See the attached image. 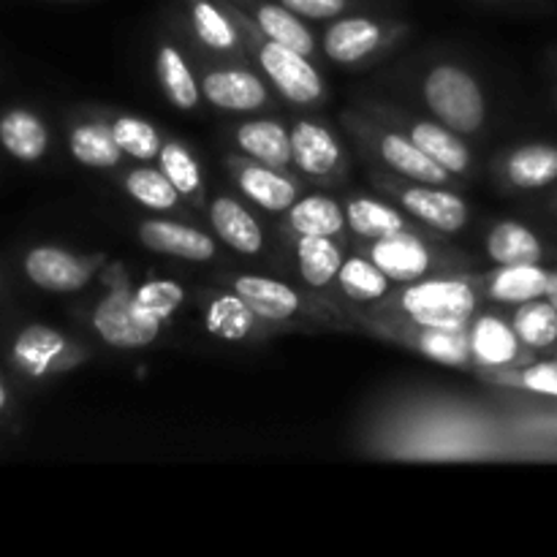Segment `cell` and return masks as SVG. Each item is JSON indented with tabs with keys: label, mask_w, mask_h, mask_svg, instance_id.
Here are the masks:
<instances>
[{
	"label": "cell",
	"mask_w": 557,
	"mask_h": 557,
	"mask_svg": "<svg viewBox=\"0 0 557 557\" xmlns=\"http://www.w3.org/2000/svg\"><path fill=\"white\" fill-rule=\"evenodd\" d=\"M517 337L528 348H549L557 343V308L549 299H531V302L517 305V313L511 319Z\"/></svg>",
	"instance_id": "obj_32"
},
{
	"label": "cell",
	"mask_w": 557,
	"mask_h": 557,
	"mask_svg": "<svg viewBox=\"0 0 557 557\" xmlns=\"http://www.w3.org/2000/svg\"><path fill=\"white\" fill-rule=\"evenodd\" d=\"M234 177H237L239 190L248 196L253 205L264 207L267 212H288L297 201V185L283 174V169L264 166L253 161H232Z\"/></svg>",
	"instance_id": "obj_11"
},
{
	"label": "cell",
	"mask_w": 557,
	"mask_h": 557,
	"mask_svg": "<svg viewBox=\"0 0 557 557\" xmlns=\"http://www.w3.org/2000/svg\"><path fill=\"white\" fill-rule=\"evenodd\" d=\"M346 221L351 226V232H357L359 237L368 239H381L389 237V234L406 232V218L397 210H392L389 205L375 199H351L346 205Z\"/></svg>",
	"instance_id": "obj_34"
},
{
	"label": "cell",
	"mask_w": 557,
	"mask_h": 557,
	"mask_svg": "<svg viewBox=\"0 0 557 557\" xmlns=\"http://www.w3.org/2000/svg\"><path fill=\"white\" fill-rule=\"evenodd\" d=\"M389 27L370 16H343L326 30L324 52L335 63H359L389 41Z\"/></svg>",
	"instance_id": "obj_6"
},
{
	"label": "cell",
	"mask_w": 557,
	"mask_h": 557,
	"mask_svg": "<svg viewBox=\"0 0 557 557\" xmlns=\"http://www.w3.org/2000/svg\"><path fill=\"white\" fill-rule=\"evenodd\" d=\"M161 324L163 321L147 313L136 299V292H131L123 283L114 286L92 310V326H96L98 337L107 346L123 348V351L152 346Z\"/></svg>",
	"instance_id": "obj_4"
},
{
	"label": "cell",
	"mask_w": 557,
	"mask_h": 557,
	"mask_svg": "<svg viewBox=\"0 0 557 557\" xmlns=\"http://www.w3.org/2000/svg\"><path fill=\"white\" fill-rule=\"evenodd\" d=\"M422 92L430 112L444 125L455 128L457 134H473L482 128L487 103H484V92L476 76L468 74L466 69L449 63L435 65L424 76Z\"/></svg>",
	"instance_id": "obj_3"
},
{
	"label": "cell",
	"mask_w": 557,
	"mask_h": 557,
	"mask_svg": "<svg viewBox=\"0 0 557 557\" xmlns=\"http://www.w3.org/2000/svg\"><path fill=\"white\" fill-rule=\"evenodd\" d=\"M69 341L49 326H27L14 343V359L25 373L47 375L65 362Z\"/></svg>",
	"instance_id": "obj_19"
},
{
	"label": "cell",
	"mask_w": 557,
	"mask_h": 557,
	"mask_svg": "<svg viewBox=\"0 0 557 557\" xmlns=\"http://www.w3.org/2000/svg\"><path fill=\"white\" fill-rule=\"evenodd\" d=\"M71 156L87 169H114L125 156L123 147L114 139L112 125L107 123H82L71 131Z\"/></svg>",
	"instance_id": "obj_28"
},
{
	"label": "cell",
	"mask_w": 557,
	"mask_h": 557,
	"mask_svg": "<svg viewBox=\"0 0 557 557\" xmlns=\"http://www.w3.org/2000/svg\"><path fill=\"white\" fill-rule=\"evenodd\" d=\"M517 386L528 392H536V395H547V397H557V362H536L531 368L520 370L515 375Z\"/></svg>",
	"instance_id": "obj_39"
},
{
	"label": "cell",
	"mask_w": 557,
	"mask_h": 557,
	"mask_svg": "<svg viewBox=\"0 0 557 557\" xmlns=\"http://www.w3.org/2000/svg\"><path fill=\"white\" fill-rule=\"evenodd\" d=\"M161 169L180 196H194L201 190V166L194 158V152L183 145V141H166L161 147Z\"/></svg>",
	"instance_id": "obj_37"
},
{
	"label": "cell",
	"mask_w": 557,
	"mask_h": 557,
	"mask_svg": "<svg viewBox=\"0 0 557 557\" xmlns=\"http://www.w3.org/2000/svg\"><path fill=\"white\" fill-rule=\"evenodd\" d=\"M25 272L38 288H47V292H76V288L85 286L90 281L92 270L85 259L74 256L71 250L52 248V245H41V248H33L25 256Z\"/></svg>",
	"instance_id": "obj_5"
},
{
	"label": "cell",
	"mask_w": 557,
	"mask_h": 557,
	"mask_svg": "<svg viewBox=\"0 0 557 557\" xmlns=\"http://www.w3.org/2000/svg\"><path fill=\"white\" fill-rule=\"evenodd\" d=\"M112 131L125 156L136 158V161H152L156 156H161L163 141L161 136H158L156 125L147 123V120L125 114V117L114 120Z\"/></svg>",
	"instance_id": "obj_36"
},
{
	"label": "cell",
	"mask_w": 557,
	"mask_h": 557,
	"mask_svg": "<svg viewBox=\"0 0 557 557\" xmlns=\"http://www.w3.org/2000/svg\"><path fill=\"white\" fill-rule=\"evenodd\" d=\"M411 139L449 174H466L471 169V150L462 141V136L449 125L419 120L411 128Z\"/></svg>",
	"instance_id": "obj_23"
},
{
	"label": "cell",
	"mask_w": 557,
	"mask_h": 557,
	"mask_svg": "<svg viewBox=\"0 0 557 557\" xmlns=\"http://www.w3.org/2000/svg\"><path fill=\"white\" fill-rule=\"evenodd\" d=\"M5 408V389H3V384H0V411H3Z\"/></svg>",
	"instance_id": "obj_42"
},
{
	"label": "cell",
	"mask_w": 557,
	"mask_h": 557,
	"mask_svg": "<svg viewBox=\"0 0 557 557\" xmlns=\"http://www.w3.org/2000/svg\"><path fill=\"white\" fill-rule=\"evenodd\" d=\"M136 299H139V305L147 310V313L166 321L183 308L185 288L174 281H150L145 283V286L136 288Z\"/></svg>",
	"instance_id": "obj_38"
},
{
	"label": "cell",
	"mask_w": 557,
	"mask_h": 557,
	"mask_svg": "<svg viewBox=\"0 0 557 557\" xmlns=\"http://www.w3.org/2000/svg\"><path fill=\"white\" fill-rule=\"evenodd\" d=\"M0 145L20 161H38L49 147L47 125L27 109H11L0 120Z\"/></svg>",
	"instance_id": "obj_27"
},
{
	"label": "cell",
	"mask_w": 557,
	"mask_h": 557,
	"mask_svg": "<svg viewBox=\"0 0 557 557\" xmlns=\"http://www.w3.org/2000/svg\"><path fill=\"white\" fill-rule=\"evenodd\" d=\"M250 9H253V22L267 38L283 44V47H292L302 54H313L315 38L310 33V27L305 25L302 16L294 14L288 5L270 3V0H250Z\"/></svg>",
	"instance_id": "obj_18"
},
{
	"label": "cell",
	"mask_w": 557,
	"mask_h": 557,
	"mask_svg": "<svg viewBox=\"0 0 557 557\" xmlns=\"http://www.w3.org/2000/svg\"><path fill=\"white\" fill-rule=\"evenodd\" d=\"M397 308L408 324L466 330L476 313V292L457 277L413 281L400 292Z\"/></svg>",
	"instance_id": "obj_1"
},
{
	"label": "cell",
	"mask_w": 557,
	"mask_h": 557,
	"mask_svg": "<svg viewBox=\"0 0 557 557\" xmlns=\"http://www.w3.org/2000/svg\"><path fill=\"white\" fill-rule=\"evenodd\" d=\"M156 71L158 82H161L163 92L172 101V107L183 109V112H190V109L199 107L201 98V85L196 82L194 71L185 63V58L180 54L177 47L172 44H163L156 54Z\"/></svg>",
	"instance_id": "obj_24"
},
{
	"label": "cell",
	"mask_w": 557,
	"mask_h": 557,
	"mask_svg": "<svg viewBox=\"0 0 557 557\" xmlns=\"http://www.w3.org/2000/svg\"><path fill=\"white\" fill-rule=\"evenodd\" d=\"M210 223L218 237L237 253L253 256L264 248V232H261L259 221L237 199L218 196L210 205Z\"/></svg>",
	"instance_id": "obj_14"
},
{
	"label": "cell",
	"mask_w": 557,
	"mask_h": 557,
	"mask_svg": "<svg viewBox=\"0 0 557 557\" xmlns=\"http://www.w3.org/2000/svg\"><path fill=\"white\" fill-rule=\"evenodd\" d=\"M234 292L264 321H288L299 310V294L288 283L261 275H239Z\"/></svg>",
	"instance_id": "obj_17"
},
{
	"label": "cell",
	"mask_w": 557,
	"mask_h": 557,
	"mask_svg": "<svg viewBox=\"0 0 557 557\" xmlns=\"http://www.w3.org/2000/svg\"><path fill=\"white\" fill-rule=\"evenodd\" d=\"M292 156L294 166L302 169L310 177H324L335 172L341 163V145L330 128L310 120H299L292 128Z\"/></svg>",
	"instance_id": "obj_12"
},
{
	"label": "cell",
	"mask_w": 557,
	"mask_h": 557,
	"mask_svg": "<svg viewBox=\"0 0 557 557\" xmlns=\"http://www.w3.org/2000/svg\"><path fill=\"white\" fill-rule=\"evenodd\" d=\"M341 245L332 243V237H313V234H299L297 239V267L302 281L310 288H324L337 281V272L343 267Z\"/></svg>",
	"instance_id": "obj_25"
},
{
	"label": "cell",
	"mask_w": 557,
	"mask_h": 557,
	"mask_svg": "<svg viewBox=\"0 0 557 557\" xmlns=\"http://www.w3.org/2000/svg\"><path fill=\"white\" fill-rule=\"evenodd\" d=\"M487 256L498 267L542 264L544 245L525 223L500 221L487 234Z\"/></svg>",
	"instance_id": "obj_20"
},
{
	"label": "cell",
	"mask_w": 557,
	"mask_h": 557,
	"mask_svg": "<svg viewBox=\"0 0 557 557\" xmlns=\"http://www.w3.org/2000/svg\"><path fill=\"white\" fill-rule=\"evenodd\" d=\"M302 20H335L348 9V0H281Z\"/></svg>",
	"instance_id": "obj_40"
},
{
	"label": "cell",
	"mask_w": 557,
	"mask_h": 557,
	"mask_svg": "<svg viewBox=\"0 0 557 557\" xmlns=\"http://www.w3.org/2000/svg\"><path fill=\"white\" fill-rule=\"evenodd\" d=\"M506 177L515 188L539 190L557 180V147L555 145H525L515 150L506 161Z\"/></svg>",
	"instance_id": "obj_26"
},
{
	"label": "cell",
	"mask_w": 557,
	"mask_h": 557,
	"mask_svg": "<svg viewBox=\"0 0 557 557\" xmlns=\"http://www.w3.org/2000/svg\"><path fill=\"white\" fill-rule=\"evenodd\" d=\"M139 243L147 250L183 261H210L215 256V243L205 232L177 221H145L139 226Z\"/></svg>",
	"instance_id": "obj_8"
},
{
	"label": "cell",
	"mask_w": 557,
	"mask_h": 557,
	"mask_svg": "<svg viewBox=\"0 0 557 557\" xmlns=\"http://www.w3.org/2000/svg\"><path fill=\"white\" fill-rule=\"evenodd\" d=\"M370 259L381 267L389 281L397 283H413V281H422L428 275L430 264V250L417 234L406 232H397L389 234V237H381L373 239L370 245Z\"/></svg>",
	"instance_id": "obj_7"
},
{
	"label": "cell",
	"mask_w": 557,
	"mask_h": 557,
	"mask_svg": "<svg viewBox=\"0 0 557 557\" xmlns=\"http://www.w3.org/2000/svg\"><path fill=\"white\" fill-rule=\"evenodd\" d=\"M234 139L250 161H259L272 169H286L288 163H294L292 131L283 128L277 120H248L239 125Z\"/></svg>",
	"instance_id": "obj_13"
},
{
	"label": "cell",
	"mask_w": 557,
	"mask_h": 557,
	"mask_svg": "<svg viewBox=\"0 0 557 557\" xmlns=\"http://www.w3.org/2000/svg\"><path fill=\"white\" fill-rule=\"evenodd\" d=\"M379 152L389 169L408 180H417L424 185H444L451 177L441 163H435L411 136L403 134H384L379 141Z\"/></svg>",
	"instance_id": "obj_15"
},
{
	"label": "cell",
	"mask_w": 557,
	"mask_h": 557,
	"mask_svg": "<svg viewBox=\"0 0 557 557\" xmlns=\"http://www.w3.org/2000/svg\"><path fill=\"white\" fill-rule=\"evenodd\" d=\"M549 275L542 264H509L498 267L490 277V299L504 305H522L531 299L547 297Z\"/></svg>",
	"instance_id": "obj_21"
},
{
	"label": "cell",
	"mask_w": 557,
	"mask_h": 557,
	"mask_svg": "<svg viewBox=\"0 0 557 557\" xmlns=\"http://www.w3.org/2000/svg\"><path fill=\"white\" fill-rule=\"evenodd\" d=\"M228 11H232L234 20L245 27V33L250 36V47L256 49V60H259L264 74L270 76L272 85L277 87V92H281L286 101L302 103L305 107V103H315L324 96V82H321L319 71L310 63L308 54L267 38L264 33L256 27V22L248 20V16L239 9H234V5H228Z\"/></svg>",
	"instance_id": "obj_2"
},
{
	"label": "cell",
	"mask_w": 557,
	"mask_h": 557,
	"mask_svg": "<svg viewBox=\"0 0 557 557\" xmlns=\"http://www.w3.org/2000/svg\"><path fill=\"white\" fill-rule=\"evenodd\" d=\"M468 341H471L473 362L482 364V368H506L520 357L522 343L515 326L498 315L476 319V324L468 330Z\"/></svg>",
	"instance_id": "obj_16"
},
{
	"label": "cell",
	"mask_w": 557,
	"mask_h": 557,
	"mask_svg": "<svg viewBox=\"0 0 557 557\" xmlns=\"http://www.w3.org/2000/svg\"><path fill=\"white\" fill-rule=\"evenodd\" d=\"M337 283H341L343 294L357 302H379L389 292V277L381 272V267L373 259L364 256H351L343 261L341 272H337Z\"/></svg>",
	"instance_id": "obj_33"
},
{
	"label": "cell",
	"mask_w": 557,
	"mask_h": 557,
	"mask_svg": "<svg viewBox=\"0 0 557 557\" xmlns=\"http://www.w3.org/2000/svg\"><path fill=\"white\" fill-rule=\"evenodd\" d=\"M400 205L419 218L428 226L438 232L455 234L468 223V205L451 190L428 188V185H413V188H397Z\"/></svg>",
	"instance_id": "obj_10"
},
{
	"label": "cell",
	"mask_w": 557,
	"mask_h": 557,
	"mask_svg": "<svg viewBox=\"0 0 557 557\" xmlns=\"http://www.w3.org/2000/svg\"><path fill=\"white\" fill-rule=\"evenodd\" d=\"M408 343L424 354L428 359L438 364H449V368H466L473 359L471 341H468V326L466 330H441V326H419L411 324L403 332Z\"/></svg>",
	"instance_id": "obj_22"
},
{
	"label": "cell",
	"mask_w": 557,
	"mask_h": 557,
	"mask_svg": "<svg viewBox=\"0 0 557 557\" xmlns=\"http://www.w3.org/2000/svg\"><path fill=\"white\" fill-rule=\"evenodd\" d=\"M190 27L205 47L215 52H232L239 44L237 20L232 11L221 9L215 0H188Z\"/></svg>",
	"instance_id": "obj_30"
},
{
	"label": "cell",
	"mask_w": 557,
	"mask_h": 557,
	"mask_svg": "<svg viewBox=\"0 0 557 557\" xmlns=\"http://www.w3.org/2000/svg\"><path fill=\"white\" fill-rule=\"evenodd\" d=\"M123 185L125 190H128L131 199H136L141 207H147V210H174L180 201V190L174 188L172 180L163 174V169H134V172L125 174Z\"/></svg>",
	"instance_id": "obj_35"
},
{
	"label": "cell",
	"mask_w": 557,
	"mask_h": 557,
	"mask_svg": "<svg viewBox=\"0 0 557 557\" xmlns=\"http://www.w3.org/2000/svg\"><path fill=\"white\" fill-rule=\"evenodd\" d=\"M201 96L226 112H253L267 103V87L245 69H215L201 79Z\"/></svg>",
	"instance_id": "obj_9"
},
{
	"label": "cell",
	"mask_w": 557,
	"mask_h": 557,
	"mask_svg": "<svg viewBox=\"0 0 557 557\" xmlns=\"http://www.w3.org/2000/svg\"><path fill=\"white\" fill-rule=\"evenodd\" d=\"M256 321H259V315L253 313V308L237 292L218 294L205 315L207 332L226 343H239L253 335Z\"/></svg>",
	"instance_id": "obj_29"
},
{
	"label": "cell",
	"mask_w": 557,
	"mask_h": 557,
	"mask_svg": "<svg viewBox=\"0 0 557 557\" xmlns=\"http://www.w3.org/2000/svg\"><path fill=\"white\" fill-rule=\"evenodd\" d=\"M547 299L549 302L555 305L557 308V272H553V275H549V288H547Z\"/></svg>",
	"instance_id": "obj_41"
},
{
	"label": "cell",
	"mask_w": 557,
	"mask_h": 557,
	"mask_svg": "<svg viewBox=\"0 0 557 557\" xmlns=\"http://www.w3.org/2000/svg\"><path fill=\"white\" fill-rule=\"evenodd\" d=\"M288 223L297 234H313V237H337L346 226V212L330 196H305L297 199L288 210Z\"/></svg>",
	"instance_id": "obj_31"
}]
</instances>
